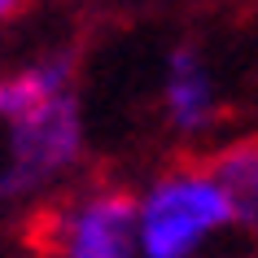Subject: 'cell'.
Masks as SVG:
<instances>
[{
    "label": "cell",
    "mask_w": 258,
    "mask_h": 258,
    "mask_svg": "<svg viewBox=\"0 0 258 258\" xmlns=\"http://www.w3.org/2000/svg\"><path fill=\"white\" fill-rule=\"evenodd\" d=\"M232 210L206 166H175L136 197V254L140 258H197Z\"/></svg>",
    "instance_id": "6da1fadb"
},
{
    "label": "cell",
    "mask_w": 258,
    "mask_h": 258,
    "mask_svg": "<svg viewBox=\"0 0 258 258\" xmlns=\"http://www.w3.org/2000/svg\"><path fill=\"white\" fill-rule=\"evenodd\" d=\"M83 158V109L75 92L40 101L9 118V162L0 166V202H22L75 171Z\"/></svg>",
    "instance_id": "7a4b0ae2"
},
{
    "label": "cell",
    "mask_w": 258,
    "mask_h": 258,
    "mask_svg": "<svg viewBox=\"0 0 258 258\" xmlns=\"http://www.w3.org/2000/svg\"><path fill=\"white\" fill-rule=\"evenodd\" d=\"M53 258H140L136 254V197L101 188L57 215Z\"/></svg>",
    "instance_id": "3957f363"
},
{
    "label": "cell",
    "mask_w": 258,
    "mask_h": 258,
    "mask_svg": "<svg viewBox=\"0 0 258 258\" xmlns=\"http://www.w3.org/2000/svg\"><path fill=\"white\" fill-rule=\"evenodd\" d=\"M162 101H166V118L175 132L184 136H202L206 127L219 118V96H215V79L206 70L197 48H175L166 61V83H162Z\"/></svg>",
    "instance_id": "277c9868"
},
{
    "label": "cell",
    "mask_w": 258,
    "mask_h": 258,
    "mask_svg": "<svg viewBox=\"0 0 258 258\" xmlns=\"http://www.w3.org/2000/svg\"><path fill=\"white\" fill-rule=\"evenodd\" d=\"M206 171L215 175V184L228 197L232 228L258 236V136L232 140L228 149L215 153V162L206 166Z\"/></svg>",
    "instance_id": "5b68a950"
},
{
    "label": "cell",
    "mask_w": 258,
    "mask_h": 258,
    "mask_svg": "<svg viewBox=\"0 0 258 258\" xmlns=\"http://www.w3.org/2000/svg\"><path fill=\"white\" fill-rule=\"evenodd\" d=\"M70 83H75V53H48L40 61L22 66L18 75H5L0 79V118L9 122L27 109H35L40 101L75 92Z\"/></svg>",
    "instance_id": "8992f818"
},
{
    "label": "cell",
    "mask_w": 258,
    "mask_h": 258,
    "mask_svg": "<svg viewBox=\"0 0 258 258\" xmlns=\"http://www.w3.org/2000/svg\"><path fill=\"white\" fill-rule=\"evenodd\" d=\"M22 5H27V0H0V22H9V18H14Z\"/></svg>",
    "instance_id": "52a82bcc"
}]
</instances>
